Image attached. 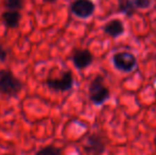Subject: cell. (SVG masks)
Instances as JSON below:
<instances>
[{
    "mask_svg": "<svg viewBox=\"0 0 156 155\" xmlns=\"http://www.w3.org/2000/svg\"><path fill=\"white\" fill-rule=\"evenodd\" d=\"M23 89V83L9 69H0V93L14 98Z\"/></svg>",
    "mask_w": 156,
    "mask_h": 155,
    "instance_id": "cell-1",
    "label": "cell"
},
{
    "mask_svg": "<svg viewBox=\"0 0 156 155\" xmlns=\"http://www.w3.org/2000/svg\"><path fill=\"white\" fill-rule=\"evenodd\" d=\"M88 97L91 103L96 106H101L111 98V91L105 86L104 77L97 75L88 86Z\"/></svg>",
    "mask_w": 156,
    "mask_h": 155,
    "instance_id": "cell-2",
    "label": "cell"
},
{
    "mask_svg": "<svg viewBox=\"0 0 156 155\" xmlns=\"http://www.w3.org/2000/svg\"><path fill=\"white\" fill-rule=\"evenodd\" d=\"M112 63L117 70L124 73L132 72L137 66V58L132 52H117L112 58Z\"/></svg>",
    "mask_w": 156,
    "mask_h": 155,
    "instance_id": "cell-3",
    "label": "cell"
},
{
    "mask_svg": "<svg viewBox=\"0 0 156 155\" xmlns=\"http://www.w3.org/2000/svg\"><path fill=\"white\" fill-rule=\"evenodd\" d=\"M74 80L72 72L69 70L64 71L60 78L58 79H51L48 78L46 80V86L52 91L55 93H66L69 91L73 87Z\"/></svg>",
    "mask_w": 156,
    "mask_h": 155,
    "instance_id": "cell-4",
    "label": "cell"
},
{
    "mask_svg": "<svg viewBox=\"0 0 156 155\" xmlns=\"http://www.w3.org/2000/svg\"><path fill=\"white\" fill-rule=\"evenodd\" d=\"M69 10L78 18L87 19L94 15L96 4L91 0H73L70 3Z\"/></svg>",
    "mask_w": 156,
    "mask_h": 155,
    "instance_id": "cell-5",
    "label": "cell"
},
{
    "mask_svg": "<svg viewBox=\"0 0 156 155\" xmlns=\"http://www.w3.org/2000/svg\"><path fill=\"white\" fill-rule=\"evenodd\" d=\"M104 137L99 134H91L86 138V141L83 145V150L86 155H102L105 151Z\"/></svg>",
    "mask_w": 156,
    "mask_h": 155,
    "instance_id": "cell-6",
    "label": "cell"
},
{
    "mask_svg": "<svg viewBox=\"0 0 156 155\" xmlns=\"http://www.w3.org/2000/svg\"><path fill=\"white\" fill-rule=\"evenodd\" d=\"M71 61L78 70H83L93 64L94 55L88 49H76L72 52Z\"/></svg>",
    "mask_w": 156,
    "mask_h": 155,
    "instance_id": "cell-7",
    "label": "cell"
},
{
    "mask_svg": "<svg viewBox=\"0 0 156 155\" xmlns=\"http://www.w3.org/2000/svg\"><path fill=\"white\" fill-rule=\"evenodd\" d=\"M124 31V23L120 19H112L103 26V32L113 38L120 37L123 35Z\"/></svg>",
    "mask_w": 156,
    "mask_h": 155,
    "instance_id": "cell-8",
    "label": "cell"
},
{
    "mask_svg": "<svg viewBox=\"0 0 156 155\" xmlns=\"http://www.w3.org/2000/svg\"><path fill=\"white\" fill-rule=\"evenodd\" d=\"M1 20L8 29H17L21 20V13L19 11L5 10L1 14Z\"/></svg>",
    "mask_w": 156,
    "mask_h": 155,
    "instance_id": "cell-9",
    "label": "cell"
},
{
    "mask_svg": "<svg viewBox=\"0 0 156 155\" xmlns=\"http://www.w3.org/2000/svg\"><path fill=\"white\" fill-rule=\"evenodd\" d=\"M118 10L127 17H132L137 9L134 6L131 0H118Z\"/></svg>",
    "mask_w": 156,
    "mask_h": 155,
    "instance_id": "cell-10",
    "label": "cell"
},
{
    "mask_svg": "<svg viewBox=\"0 0 156 155\" xmlns=\"http://www.w3.org/2000/svg\"><path fill=\"white\" fill-rule=\"evenodd\" d=\"M34 155H62V149L53 145H49L38 149Z\"/></svg>",
    "mask_w": 156,
    "mask_h": 155,
    "instance_id": "cell-11",
    "label": "cell"
},
{
    "mask_svg": "<svg viewBox=\"0 0 156 155\" xmlns=\"http://www.w3.org/2000/svg\"><path fill=\"white\" fill-rule=\"evenodd\" d=\"M25 2L23 0H4L3 6L9 11H20L23 10Z\"/></svg>",
    "mask_w": 156,
    "mask_h": 155,
    "instance_id": "cell-12",
    "label": "cell"
},
{
    "mask_svg": "<svg viewBox=\"0 0 156 155\" xmlns=\"http://www.w3.org/2000/svg\"><path fill=\"white\" fill-rule=\"evenodd\" d=\"M136 9L138 10H148L152 6L153 0H131Z\"/></svg>",
    "mask_w": 156,
    "mask_h": 155,
    "instance_id": "cell-13",
    "label": "cell"
},
{
    "mask_svg": "<svg viewBox=\"0 0 156 155\" xmlns=\"http://www.w3.org/2000/svg\"><path fill=\"white\" fill-rule=\"evenodd\" d=\"M9 52L2 45H0V63H4L8 60Z\"/></svg>",
    "mask_w": 156,
    "mask_h": 155,
    "instance_id": "cell-14",
    "label": "cell"
},
{
    "mask_svg": "<svg viewBox=\"0 0 156 155\" xmlns=\"http://www.w3.org/2000/svg\"><path fill=\"white\" fill-rule=\"evenodd\" d=\"M43 1L46 2V3H54L56 0H43Z\"/></svg>",
    "mask_w": 156,
    "mask_h": 155,
    "instance_id": "cell-15",
    "label": "cell"
},
{
    "mask_svg": "<svg viewBox=\"0 0 156 155\" xmlns=\"http://www.w3.org/2000/svg\"><path fill=\"white\" fill-rule=\"evenodd\" d=\"M154 146H155V150H156V135H155V137H154Z\"/></svg>",
    "mask_w": 156,
    "mask_h": 155,
    "instance_id": "cell-16",
    "label": "cell"
},
{
    "mask_svg": "<svg viewBox=\"0 0 156 155\" xmlns=\"http://www.w3.org/2000/svg\"><path fill=\"white\" fill-rule=\"evenodd\" d=\"M5 155H14V154H5Z\"/></svg>",
    "mask_w": 156,
    "mask_h": 155,
    "instance_id": "cell-17",
    "label": "cell"
},
{
    "mask_svg": "<svg viewBox=\"0 0 156 155\" xmlns=\"http://www.w3.org/2000/svg\"><path fill=\"white\" fill-rule=\"evenodd\" d=\"M155 61H156V54H155Z\"/></svg>",
    "mask_w": 156,
    "mask_h": 155,
    "instance_id": "cell-18",
    "label": "cell"
}]
</instances>
